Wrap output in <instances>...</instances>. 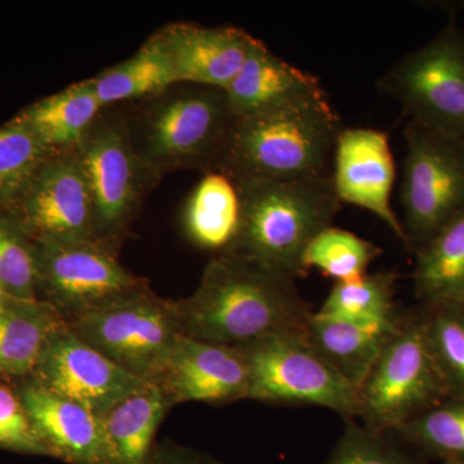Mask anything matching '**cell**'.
<instances>
[{
	"mask_svg": "<svg viewBox=\"0 0 464 464\" xmlns=\"http://www.w3.org/2000/svg\"><path fill=\"white\" fill-rule=\"evenodd\" d=\"M392 433L445 462L464 463V396L444 400Z\"/></svg>",
	"mask_w": 464,
	"mask_h": 464,
	"instance_id": "cell-29",
	"label": "cell"
},
{
	"mask_svg": "<svg viewBox=\"0 0 464 464\" xmlns=\"http://www.w3.org/2000/svg\"><path fill=\"white\" fill-rule=\"evenodd\" d=\"M65 324L42 299L7 295L0 307V380L32 377L48 341Z\"/></svg>",
	"mask_w": 464,
	"mask_h": 464,
	"instance_id": "cell-21",
	"label": "cell"
},
{
	"mask_svg": "<svg viewBox=\"0 0 464 464\" xmlns=\"http://www.w3.org/2000/svg\"><path fill=\"white\" fill-rule=\"evenodd\" d=\"M342 130L331 101L235 118L216 172L235 182L331 176Z\"/></svg>",
	"mask_w": 464,
	"mask_h": 464,
	"instance_id": "cell-4",
	"label": "cell"
},
{
	"mask_svg": "<svg viewBox=\"0 0 464 464\" xmlns=\"http://www.w3.org/2000/svg\"><path fill=\"white\" fill-rule=\"evenodd\" d=\"M404 314L375 323H344L322 319L315 313L304 338L320 356L357 390L372 371Z\"/></svg>",
	"mask_w": 464,
	"mask_h": 464,
	"instance_id": "cell-20",
	"label": "cell"
},
{
	"mask_svg": "<svg viewBox=\"0 0 464 464\" xmlns=\"http://www.w3.org/2000/svg\"><path fill=\"white\" fill-rule=\"evenodd\" d=\"M237 348L248 365V400L320 406L343 420L359 418V390L314 350L304 333L273 335Z\"/></svg>",
	"mask_w": 464,
	"mask_h": 464,
	"instance_id": "cell-7",
	"label": "cell"
},
{
	"mask_svg": "<svg viewBox=\"0 0 464 464\" xmlns=\"http://www.w3.org/2000/svg\"><path fill=\"white\" fill-rule=\"evenodd\" d=\"M177 83L226 88L239 74L257 38L240 27L172 23L154 33Z\"/></svg>",
	"mask_w": 464,
	"mask_h": 464,
	"instance_id": "cell-16",
	"label": "cell"
},
{
	"mask_svg": "<svg viewBox=\"0 0 464 464\" xmlns=\"http://www.w3.org/2000/svg\"><path fill=\"white\" fill-rule=\"evenodd\" d=\"M360 414L373 431L392 433L449 398L427 340L422 311L405 313L359 389Z\"/></svg>",
	"mask_w": 464,
	"mask_h": 464,
	"instance_id": "cell-5",
	"label": "cell"
},
{
	"mask_svg": "<svg viewBox=\"0 0 464 464\" xmlns=\"http://www.w3.org/2000/svg\"><path fill=\"white\" fill-rule=\"evenodd\" d=\"M395 271L366 274L351 282L337 283L316 316L344 323H375L399 313L395 304Z\"/></svg>",
	"mask_w": 464,
	"mask_h": 464,
	"instance_id": "cell-26",
	"label": "cell"
},
{
	"mask_svg": "<svg viewBox=\"0 0 464 464\" xmlns=\"http://www.w3.org/2000/svg\"><path fill=\"white\" fill-rule=\"evenodd\" d=\"M5 297H7V295H5V293L3 292V289L0 288V307H2L3 302H5Z\"/></svg>",
	"mask_w": 464,
	"mask_h": 464,
	"instance_id": "cell-35",
	"label": "cell"
},
{
	"mask_svg": "<svg viewBox=\"0 0 464 464\" xmlns=\"http://www.w3.org/2000/svg\"><path fill=\"white\" fill-rule=\"evenodd\" d=\"M378 88L411 121L464 142V32L450 21L432 39L400 58Z\"/></svg>",
	"mask_w": 464,
	"mask_h": 464,
	"instance_id": "cell-10",
	"label": "cell"
},
{
	"mask_svg": "<svg viewBox=\"0 0 464 464\" xmlns=\"http://www.w3.org/2000/svg\"><path fill=\"white\" fill-rule=\"evenodd\" d=\"M35 246L38 297L65 322L150 288L148 280L127 270L118 253L99 241Z\"/></svg>",
	"mask_w": 464,
	"mask_h": 464,
	"instance_id": "cell-11",
	"label": "cell"
},
{
	"mask_svg": "<svg viewBox=\"0 0 464 464\" xmlns=\"http://www.w3.org/2000/svg\"><path fill=\"white\" fill-rule=\"evenodd\" d=\"M225 92L235 118L270 114L329 101L316 76L276 56L259 39Z\"/></svg>",
	"mask_w": 464,
	"mask_h": 464,
	"instance_id": "cell-18",
	"label": "cell"
},
{
	"mask_svg": "<svg viewBox=\"0 0 464 464\" xmlns=\"http://www.w3.org/2000/svg\"><path fill=\"white\" fill-rule=\"evenodd\" d=\"M170 405L224 406L249 399V371L237 347L179 335L163 373L155 382Z\"/></svg>",
	"mask_w": 464,
	"mask_h": 464,
	"instance_id": "cell-15",
	"label": "cell"
},
{
	"mask_svg": "<svg viewBox=\"0 0 464 464\" xmlns=\"http://www.w3.org/2000/svg\"><path fill=\"white\" fill-rule=\"evenodd\" d=\"M146 464H225L209 454L201 453L173 440H164L155 445Z\"/></svg>",
	"mask_w": 464,
	"mask_h": 464,
	"instance_id": "cell-34",
	"label": "cell"
},
{
	"mask_svg": "<svg viewBox=\"0 0 464 464\" xmlns=\"http://www.w3.org/2000/svg\"><path fill=\"white\" fill-rule=\"evenodd\" d=\"M7 213L34 243L96 240L90 190L75 150L52 154Z\"/></svg>",
	"mask_w": 464,
	"mask_h": 464,
	"instance_id": "cell-12",
	"label": "cell"
},
{
	"mask_svg": "<svg viewBox=\"0 0 464 464\" xmlns=\"http://www.w3.org/2000/svg\"><path fill=\"white\" fill-rule=\"evenodd\" d=\"M92 207L94 237L118 253L149 191L160 181L130 146L118 106H108L75 149Z\"/></svg>",
	"mask_w": 464,
	"mask_h": 464,
	"instance_id": "cell-6",
	"label": "cell"
},
{
	"mask_svg": "<svg viewBox=\"0 0 464 464\" xmlns=\"http://www.w3.org/2000/svg\"><path fill=\"white\" fill-rule=\"evenodd\" d=\"M414 255V290L422 306L464 308V215Z\"/></svg>",
	"mask_w": 464,
	"mask_h": 464,
	"instance_id": "cell-24",
	"label": "cell"
},
{
	"mask_svg": "<svg viewBox=\"0 0 464 464\" xmlns=\"http://www.w3.org/2000/svg\"><path fill=\"white\" fill-rule=\"evenodd\" d=\"M51 155L14 116L0 127V212L14 207Z\"/></svg>",
	"mask_w": 464,
	"mask_h": 464,
	"instance_id": "cell-27",
	"label": "cell"
},
{
	"mask_svg": "<svg viewBox=\"0 0 464 464\" xmlns=\"http://www.w3.org/2000/svg\"><path fill=\"white\" fill-rule=\"evenodd\" d=\"M427 340L449 398L464 396V308L422 306Z\"/></svg>",
	"mask_w": 464,
	"mask_h": 464,
	"instance_id": "cell-30",
	"label": "cell"
},
{
	"mask_svg": "<svg viewBox=\"0 0 464 464\" xmlns=\"http://www.w3.org/2000/svg\"><path fill=\"white\" fill-rule=\"evenodd\" d=\"M396 179L389 134L374 128H343L335 143L332 182L341 203L378 217L408 248L401 221L391 206Z\"/></svg>",
	"mask_w": 464,
	"mask_h": 464,
	"instance_id": "cell-14",
	"label": "cell"
},
{
	"mask_svg": "<svg viewBox=\"0 0 464 464\" xmlns=\"http://www.w3.org/2000/svg\"><path fill=\"white\" fill-rule=\"evenodd\" d=\"M0 449L25 456L48 457L16 390L5 380H0Z\"/></svg>",
	"mask_w": 464,
	"mask_h": 464,
	"instance_id": "cell-33",
	"label": "cell"
},
{
	"mask_svg": "<svg viewBox=\"0 0 464 464\" xmlns=\"http://www.w3.org/2000/svg\"><path fill=\"white\" fill-rule=\"evenodd\" d=\"M116 106L130 146L158 179L181 169L216 172L235 119L225 90L174 83Z\"/></svg>",
	"mask_w": 464,
	"mask_h": 464,
	"instance_id": "cell-2",
	"label": "cell"
},
{
	"mask_svg": "<svg viewBox=\"0 0 464 464\" xmlns=\"http://www.w3.org/2000/svg\"><path fill=\"white\" fill-rule=\"evenodd\" d=\"M382 255L380 246L343 228H324L307 246L306 273L317 268L337 283L351 282L368 274L369 266Z\"/></svg>",
	"mask_w": 464,
	"mask_h": 464,
	"instance_id": "cell-28",
	"label": "cell"
},
{
	"mask_svg": "<svg viewBox=\"0 0 464 464\" xmlns=\"http://www.w3.org/2000/svg\"><path fill=\"white\" fill-rule=\"evenodd\" d=\"M405 141L401 224L415 253L464 215V142L413 121Z\"/></svg>",
	"mask_w": 464,
	"mask_h": 464,
	"instance_id": "cell-8",
	"label": "cell"
},
{
	"mask_svg": "<svg viewBox=\"0 0 464 464\" xmlns=\"http://www.w3.org/2000/svg\"><path fill=\"white\" fill-rule=\"evenodd\" d=\"M172 408L160 386L148 381L97 415L110 462L148 463L158 444L159 427Z\"/></svg>",
	"mask_w": 464,
	"mask_h": 464,
	"instance_id": "cell-19",
	"label": "cell"
},
{
	"mask_svg": "<svg viewBox=\"0 0 464 464\" xmlns=\"http://www.w3.org/2000/svg\"><path fill=\"white\" fill-rule=\"evenodd\" d=\"M102 109L90 78L35 101L14 118L23 121L51 154H60L76 149Z\"/></svg>",
	"mask_w": 464,
	"mask_h": 464,
	"instance_id": "cell-23",
	"label": "cell"
},
{
	"mask_svg": "<svg viewBox=\"0 0 464 464\" xmlns=\"http://www.w3.org/2000/svg\"><path fill=\"white\" fill-rule=\"evenodd\" d=\"M66 324L110 362L145 382L158 381L181 335L173 301L150 288Z\"/></svg>",
	"mask_w": 464,
	"mask_h": 464,
	"instance_id": "cell-9",
	"label": "cell"
},
{
	"mask_svg": "<svg viewBox=\"0 0 464 464\" xmlns=\"http://www.w3.org/2000/svg\"><path fill=\"white\" fill-rule=\"evenodd\" d=\"M0 288L9 297L39 299L35 243L7 212H0Z\"/></svg>",
	"mask_w": 464,
	"mask_h": 464,
	"instance_id": "cell-31",
	"label": "cell"
},
{
	"mask_svg": "<svg viewBox=\"0 0 464 464\" xmlns=\"http://www.w3.org/2000/svg\"><path fill=\"white\" fill-rule=\"evenodd\" d=\"M173 306L183 337L228 347L304 334L314 314L295 279L226 253L208 262L198 289Z\"/></svg>",
	"mask_w": 464,
	"mask_h": 464,
	"instance_id": "cell-1",
	"label": "cell"
},
{
	"mask_svg": "<svg viewBox=\"0 0 464 464\" xmlns=\"http://www.w3.org/2000/svg\"><path fill=\"white\" fill-rule=\"evenodd\" d=\"M444 464H464L460 462H445Z\"/></svg>",
	"mask_w": 464,
	"mask_h": 464,
	"instance_id": "cell-36",
	"label": "cell"
},
{
	"mask_svg": "<svg viewBox=\"0 0 464 464\" xmlns=\"http://www.w3.org/2000/svg\"><path fill=\"white\" fill-rule=\"evenodd\" d=\"M14 387L48 457L69 464H111L96 414L32 378Z\"/></svg>",
	"mask_w": 464,
	"mask_h": 464,
	"instance_id": "cell-17",
	"label": "cell"
},
{
	"mask_svg": "<svg viewBox=\"0 0 464 464\" xmlns=\"http://www.w3.org/2000/svg\"><path fill=\"white\" fill-rule=\"evenodd\" d=\"M186 237L198 248L222 255L239 234L241 201L237 183L222 172H208L182 210Z\"/></svg>",
	"mask_w": 464,
	"mask_h": 464,
	"instance_id": "cell-22",
	"label": "cell"
},
{
	"mask_svg": "<svg viewBox=\"0 0 464 464\" xmlns=\"http://www.w3.org/2000/svg\"><path fill=\"white\" fill-rule=\"evenodd\" d=\"M324 464H417L414 458L392 439L344 420L343 432Z\"/></svg>",
	"mask_w": 464,
	"mask_h": 464,
	"instance_id": "cell-32",
	"label": "cell"
},
{
	"mask_svg": "<svg viewBox=\"0 0 464 464\" xmlns=\"http://www.w3.org/2000/svg\"><path fill=\"white\" fill-rule=\"evenodd\" d=\"M91 82L103 108L143 100L177 83L167 53L154 34L136 53L103 70Z\"/></svg>",
	"mask_w": 464,
	"mask_h": 464,
	"instance_id": "cell-25",
	"label": "cell"
},
{
	"mask_svg": "<svg viewBox=\"0 0 464 464\" xmlns=\"http://www.w3.org/2000/svg\"><path fill=\"white\" fill-rule=\"evenodd\" d=\"M33 381L100 415L139 389L137 380L82 340L65 325L48 341Z\"/></svg>",
	"mask_w": 464,
	"mask_h": 464,
	"instance_id": "cell-13",
	"label": "cell"
},
{
	"mask_svg": "<svg viewBox=\"0 0 464 464\" xmlns=\"http://www.w3.org/2000/svg\"><path fill=\"white\" fill-rule=\"evenodd\" d=\"M235 183L240 194L241 222L237 240L226 255L248 259L293 279L306 274L307 246L332 226L341 209L332 174Z\"/></svg>",
	"mask_w": 464,
	"mask_h": 464,
	"instance_id": "cell-3",
	"label": "cell"
}]
</instances>
